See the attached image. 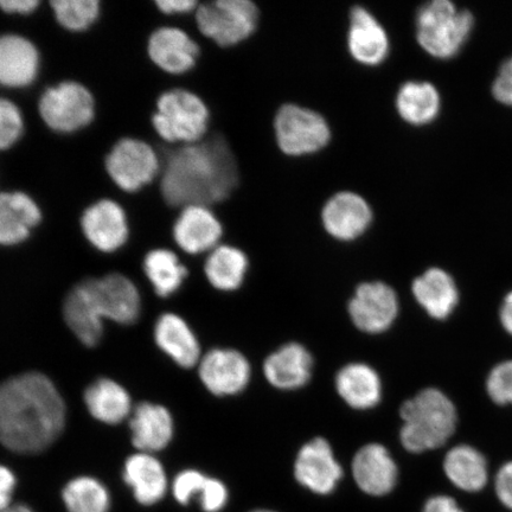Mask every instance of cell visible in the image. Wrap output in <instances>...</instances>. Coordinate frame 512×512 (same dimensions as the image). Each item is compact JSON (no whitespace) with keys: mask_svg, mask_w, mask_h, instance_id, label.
<instances>
[{"mask_svg":"<svg viewBox=\"0 0 512 512\" xmlns=\"http://www.w3.org/2000/svg\"><path fill=\"white\" fill-rule=\"evenodd\" d=\"M238 156L226 134L210 131L201 142L166 150L160 172V192L172 209L220 207L239 188Z\"/></svg>","mask_w":512,"mask_h":512,"instance_id":"obj_1","label":"cell"},{"mask_svg":"<svg viewBox=\"0 0 512 512\" xmlns=\"http://www.w3.org/2000/svg\"><path fill=\"white\" fill-rule=\"evenodd\" d=\"M66 405L46 375L25 373L0 384V443L16 453H40L66 426Z\"/></svg>","mask_w":512,"mask_h":512,"instance_id":"obj_2","label":"cell"},{"mask_svg":"<svg viewBox=\"0 0 512 512\" xmlns=\"http://www.w3.org/2000/svg\"><path fill=\"white\" fill-rule=\"evenodd\" d=\"M142 299L136 285L123 274L111 273L81 281L67 294L63 316L69 329L87 347H95L104 335V319L121 325L137 322Z\"/></svg>","mask_w":512,"mask_h":512,"instance_id":"obj_3","label":"cell"},{"mask_svg":"<svg viewBox=\"0 0 512 512\" xmlns=\"http://www.w3.org/2000/svg\"><path fill=\"white\" fill-rule=\"evenodd\" d=\"M400 439L408 452L422 453L445 445L456 432L458 413L454 403L439 389L421 390L400 409Z\"/></svg>","mask_w":512,"mask_h":512,"instance_id":"obj_4","label":"cell"},{"mask_svg":"<svg viewBox=\"0 0 512 512\" xmlns=\"http://www.w3.org/2000/svg\"><path fill=\"white\" fill-rule=\"evenodd\" d=\"M475 27L469 10H460L451 0H432L415 11V41L428 56L450 60L463 49Z\"/></svg>","mask_w":512,"mask_h":512,"instance_id":"obj_5","label":"cell"},{"mask_svg":"<svg viewBox=\"0 0 512 512\" xmlns=\"http://www.w3.org/2000/svg\"><path fill=\"white\" fill-rule=\"evenodd\" d=\"M213 113L206 99L188 88H172L158 96L153 130L165 143L179 146L201 142L210 133Z\"/></svg>","mask_w":512,"mask_h":512,"instance_id":"obj_6","label":"cell"},{"mask_svg":"<svg viewBox=\"0 0 512 512\" xmlns=\"http://www.w3.org/2000/svg\"><path fill=\"white\" fill-rule=\"evenodd\" d=\"M273 133L281 155L291 159L318 156L334 139L324 114L296 102L279 106L273 118Z\"/></svg>","mask_w":512,"mask_h":512,"instance_id":"obj_7","label":"cell"},{"mask_svg":"<svg viewBox=\"0 0 512 512\" xmlns=\"http://www.w3.org/2000/svg\"><path fill=\"white\" fill-rule=\"evenodd\" d=\"M194 19L206 40L228 50L252 40L260 27L261 9L253 0H213L200 3Z\"/></svg>","mask_w":512,"mask_h":512,"instance_id":"obj_8","label":"cell"},{"mask_svg":"<svg viewBox=\"0 0 512 512\" xmlns=\"http://www.w3.org/2000/svg\"><path fill=\"white\" fill-rule=\"evenodd\" d=\"M94 95L78 81H62L49 87L38 100V113L51 131L76 133L91 125L95 118Z\"/></svg>","mask_w":512,"mask_h":512,"instance_id":"obj_9","label":"cell"},{"mask_svg":"<svg viewBox=\"0 0 512 512\" xmlns=\"http://www.w3.org/2000/svg\"><path fill=\"white\" fill-rule=\"evenodd\" d=\"M105 169L120 190L134 194L160 176L162 159L144 140L121 138L107 153Z\"/></svg>","mask_w":512,"mask_h":512,"instance_id":"obj_10","label":"cell"},{"mask_svg":"<svg viewBox=\"0 0 512 512\" xmlns=\"http://www.w3.org/2000/svg\"><path fill=\"white\" fill-rule=\"evenodd\" d=\"M347 53L357 66L376 69L386 64L392 56L393 43L389 31L370 6L352 4L349 9Z\"/></svg>","mask_w":512,"mask_h":512,"instance_id":"obj_11","label":"cell"},{"mask_svg":"<svg viewBox=\"0 0 512 512\" xmlns=\"http://www.w3.org/2000/svg\"><path fill=\"white\" fill-rule=\"evenodd\" d=\"M375 211L360 192L339 190L328 197L320 209V224L332 240L342 243L355 242L373 228Z\"/></svg>","mask_w":512,"mask_h":512,"instance_id":"obj_12","label":"cell"},{"mask_svg":"<svg viewBox=\"0 0 512 512\" xmlns=\"http://www.w3.org/2000/svg\"><path fill=\"white\" fill-rule=\"evenodd\" d=\"M146 53L162 72L181 76L197 68L202 48L187 31L176 27H160L147 38Z\"/></svg>","mask_w":512,"mask_h":512,"instance_id":"obj_13","label":"cell"},{"mask_svg":"<svg viewBox=\"0 0 512 512\" xmlns=\"http://www.w3.org/2000/svg\"><path fill=\"white\" fill-rule=\"evenodd\" d=\"M352 322L367 334H381L390 328L399 315V299L392 287L375 281L356 288L350 300Z\"/></svg>","mask_w":512,"mask_h":512,"instance_id":"obj_14","label":"cell"},{"mask_svg":"<svg viewBox=\"0 0 512 512\" xmlns=\"http://www.w3.org/2000/svg\"><path fill=\"white\" fill-rule=\"evenodd\" d=\"M80 226L88 242L102 253L117 252L130 235L125 209L111 198H101L83 210Z\"/></svg>","mask_w":512,"mask_h":512,"instance_id":"obj_15","label":"cell"},{"mask_svg":"<svg viewBox=\"0 0 512 512\" xmlns=\"http://www.w3.org/2000/svg\"><path fill=\"white\" fill-rule=\"evenodd\" d=\"M224 224L214 208L188 206L179 210L172 227L176 245L190 255L210 253L221 245Z\"/></svg>","mask_w":512,"mask_h":512,"instance_id":"obj_16","label":"cell"},{"mask_svg":"<svg viewBox=\"0 0 512 512\" xmlns=\"http://www.w3.org/2000/svg\"><path fill=\"white\" fill-rule=\"evenodd\" d=\"M294 476L304 488L324 496L336 490L343 470L328 441L316 438L300 448L294 464Z\"/></svg>","mask_w":512,"mask_h":512,"instance_id":"obj_17","label":"cell"},{"mask_svg":"<svg viewBox=\"0 0 512 512\" xmlns=\"http://www.w3.org/2000/svg\"><path fill=\"white\" fill-rule=\"evenodd\" d=\"M198 374L214 395H235L242 392L251 380V366L239 351L215 349L201 358Z\"/></svg>","mask_w":512,"mask_h":512,"instance_id":"obj_18","label":"cell"},{"mask_svg":"<svg viewBox=\"0 0 512 512\" xmlns=\"http://www.w3.org/2000/svg\"><path fill=\"white\" fill-rule=\"evenodd\" d=\"M41 55L36 44L18 34L0 35V86L29 87L40 74Z\"/></svg>","mask_w":512,"mask_h":512,"instance_id":"obj_19","label":"cell"},{"mask_svg":"<svg viewBox=\"0 0 512 512\" xmlns=\"http://www.w3.org/2000/svg\"><path fill=\"white\" fill-rule=\"evenodd\" d=\"M352 475L364 494L381 497L394 490L399 470L386 447L369 444L355 454Z\"/></svg>","mask_w":512,"mask_h":512,"instance_id":"obj_20","label":"cell"},{"mask_svg":"<svg viewBox=\"0 0 512 512\" xmlns=\"http://www.w3.org/2000/svg\"><path fill=\"white\" fill-rule=\"evenodd\" d=\"M42 219L40 206L27 192H0V246L21 245Z\"/></svg>","mask_w":512,"mask_h":512,"instance_id":"obj_21","label":"cell"},{"mask_svg":"<svg viewBox=\"0 0 512 512\" xmlns=\"http://www.w3.org/2000/svg\"><path fill=\"white\" fill-rule=\"evenodd\" d=\"M394 110L402 123L409 127L430 126L441 112L439 89L430 81H403L394 95Z\"/></svg>","mask_w":512,"mask_h":512,"instance_id":"obj_22","label":"cell"},{"mask_svg":"<svg viewBox=\"0 0 512 512\" xmlns=\"http://www.w3.org/2000/svg\"><path fill=\"white\" fill-rule=\"evenodd\" d=\"M130 428L133 445L143 453L164 450L174 437V420L170 412L156 403H139L131 414Z\"/></svg>","mask_w":512,"mask_h":512,"instance_id":"obj_23","label":"cell"},{"mask_svg":"<svg viewBox=\"0 0 512 512\" xmlns=\"http://www.w3.org/2000/svg\"><path fill=\"white\" fill-rule=\"evenodd\" d=\"M416 302L428 316L445 320L452 315L459 303V291L456 281L443 268L431 267L412 284Z\"/></svg>","mask_w":512,"mask_h":512,"instance_id":"obj_24","label":"cell"},{"mask_svg":"<svg viewBox=\"0 0 512 512\" xmlns=\"http://www.w3.org/2000/svg\"><path fill=\"white\" fill-rule=\"evenodd\" d=\"M313 360L302 344L288 343L267 357L266 380L284 390L302 388L311 379Z\"/></svg>","mask_w":512,"mask_h":512,"instance_id":"obj_25","label":"cell"},{"mask_svg":"<svg viewBox=\"0 0 512 512\" xmlns=\"http://www.w3.org/2000/svg\"><path fill=\"white\" fill-rule=\"evenodd\" d=\"M124 480L139 504L151 507L168 491V478L162 463L150 453L139 452L126 460Z\"/></svg>","mask_w":512,"mask_h":512,"instance_id":"obj_26","label":"cell"},{"mask_svg":"<svg viewBox=\"0 0 512 512\" xmlns=\"http://www.w3.org/2000/svg\"><path fill=\"white\" fill-rule=\"evenodd\" d=\"M158 347L179 367L192 368L201 361V347L185 320L175 313L160 316L155 326Z\"/></svg>","mask_w":512,"mask_h":512,"instance_id":"obj_27","label":"cell"},{"mask_svg":"<svg viewBox=\"0 0 512 512\" xmlns=\"http://www.w3.org/2000/svg\"><path fill=\"white\" fill-rule=\"evenodd\" d=\"M336 388L339 396L355 409H370L381 401L380 376L367 364L352 363L339 370Z\"/></svg>","mask_w":512,"mask_h":512,"instance_id":"obj_28","label":"cell"},{"mask_svg":"<svg viewBox=\"0 0 512 512\" xmlns=\"http://www.w3.org/2000/svg\"><path fill=\"white\" fill-rule=\"evenodd\" d=\"M445 475L459 490L482 491L489 480V466L477 448L458 445L448 451L444 459Z\"/></svg>","mask_w":512,"mask_h":512,"instance_id":"obj_29","label":"cell"},{"mask_svg":"<svg viewBox=\"0 0 512 512\" xmlns=\"http://www.w3.org/2000/svg\"><path fill=\"white\" fill-rule=\"evenodd\" d=\"M85 403L93 418L117 425L132 414V401L127 390L110 379L95 381L86 389Z\"/></svg>","mask_w":512,"mask_h":512,"instance_id":"obj_30","label":"cell"},{"mask_svg":"<svg viewBox=\"0 0 512 512\" xmlns=\"http://www.w3.org/2000/svg\"><path fill=\"white\" fill-rule=\"evenodd\" d=\"M249 268L248 256L241 248L219 245L208 253L204 262V274L216 290H238L245 281Z\"/></svg>","mask_w":512,"mask_h":512,"instance_id":"obj_31","label":"cell"},{"mask_svg":"<svg viewBox=\"0 0 512 512\" xmlns=\"http://www.w3.org/2000/svg\"><path fill=\"white\" fill-rule=\"evenodd\" d=\"M144 272L149 278L159 297H169L182 286L188 277L185 267L175 252L170 249L157 248L146 254Z\"/></svg>","mask_w":512,"mask_h":512,"instance_id":"obj_32","label":"cell"},{"mask_svg":"<svg viewBox=\"0 0 512 512\" xmlns=\"http://www.w3.org/2000/svg\"><path fill=\"white\" fill-rule=\"evenodd\" d=\"M64 507L68 512H108L110 492L98 479L88 476L74 478L62 491Z\"/></svg>","mask_w":512,"mask_h":512,"instance_id":"obj_33","label":"cell"},{"mask_svg":"<svg viewBox=\"0 0 512 512\" xmlns=\"http://www.w3.org/2000/svg\"><path fill=\"white\" fill-rule=\"evenodd\" d=\"M49 6L60 27L74 34L92 28L101 15L100 0H51Z\"/></svg>","mask_w":512,"mask_h":512,"instance_id":"obj_34","label":"cell"},{"mask_svg":"<svg viewBox=\"0 0 512 512\" xmlns=\"http://www.w3.org/2000/svg\"><path fill=\"white\" fill-rule=\"evenodd\" d=\"M24 134V118L14 101L0 98V151L14 147Z\"/></svg>","mask_w":512,"mask_h":512,"instance_id":"obj_35","label":"cell"},{"mask_svg":"<svg viewBox=\"0 0 512 512\" xmlns=\"http://www.w3.org/2000/svg\"><path fill=\"white\" fill-rule=\"evenodd\" d=\"M486 392L499 406L512 405V360L498 363L486 379Z\"/></svg>","mask_w":512,"mask_h":512,"instance_id":"obj_36","label":"cell"},{"mask_svg":"<svg viewBox=\"0 0 512 512\" xmlns=\"http://www.w3.org/2000/svg\"><path fill=\"white\" fill-rule=\"evenodd\" d=\"M208 477L196 470L178 473L172 484V494L179 504L187 505L192 498L200 497Z\"/></svg>","mask_w":512,"mask_h":512,"instance_id":"obj_37","label":"cell"},{"mask_svg":"<svg viewBox=\"0 0 512 512\" xmlns=\"http://www.w3.org/2000/svg\"><path fill=\"white\" fill-rule=\"evenodd\" d=\"M204 512H220L228 503V489L221 480L208 477L200 496Z\"/></svg>","mask_w":512,"mask_h":512,"instance_id":"obj_38","label":"cell"},{"mask_svg":"<svg viewBox=\"0 0 512 512\" xmlns=\"http://www.w3.org/2000/svg\"><path fill=\"white\" fill-rule=\"evenodd\" d=\"M496 495L505 508L512 510V460L498 470L495 479Z\"/></svg>","mask_w":512,"mask_h":512,"instance_id":"obj_39","label":"cell"},{"mask_svg":"<svg viewBox=\"0 0 512 512\" xmlns=\"http://www.w3.org/2000/svg\"><path fill=\"white\" fill-rule=\"evenodd\" d=\"M200 3L197 0H156L153 4L165 16H187L195 14Z\"/></svg>","mask_w":512,"mask_h":512,"instance_id":"obj_40","label":"cell"},{"mask_svg":"<svg viewBox=\"0 0 512 512\" xmlns=\"http://www.w3.org/2000/svg\"><path fill=\"white\" fill-rule=\"evenodd\" d=\"M16 485L15 473L9 467L0 465V512L11 507Z\"/></svg>","mask_w":512,"mask_h":512,"instance_id":"obj_41","label":"cell"},{"mask_svg":"<svg viewBox=\"0 0 512 512\" xmlns=\"http://www.w3.org/2000/svg\"><path fill=\"white\" fill-rule=\"evenodd\" d=\"M40 6V0H0V10L11 16L32 15Z\"/></svg>","mask_w":512,"mask_h":512,"instance_id":"obj_42","label":"cell"},{"mask_svg":"<svg viewBox=\"0 0 512 512\" xmlns=\"http://www.w3.org/2000/svg\"><path fill=\"white\" fill-rule=\"evenodd\" d=\"M492 95L505 106L512 107V74L499 70L494 85H492Z\"/></svg>","mask_w":512,"mask_h":512,"instance_id":"obj_43","label":"cell"},{"mask_svg":"<svg viewBox=\"0 0 512 512\" xmlns=\"http://www.w3.org/2000/svg\"><path fill=\"white\" fill-rule=\"evenodd\" d=\"M422 512H464L456 499L445 495L433 496L424 505Z\"/></svg>","mask_w":512,"mask_h":512,"instance_id":"obj_44","label":"cell"},{"mask_svg":"<svg viewBox=\"0 0 512 512\" xmlns=\"http://www.w3.org/2000/svg\"><path fill=\"white\" fill-rule=\"evenodd\" d=\"M499 319H501L503 329L512 336V291L503 300L501 311H499Z\"/></svg>","mask_w":512,"mask_h":512,"instance_id":"obj_45","label":"cell"},{"mask_svg":"<svg viewBox=\"0 0 512 512\" xmlns=\"http://www.w3.org/2000/svg\"><path fill=\"white\" fill-rule=\"evenodd\" d=\"M3 512H34L27 505L23 504H12L9 509L4 510Z\"/></svg>","mask_w":512,"mask_h":512,"instance_id":"obj_46","label":"cell"},{"mask_svg":"<svg viewBox=\"0 0 512 512\" xmlns=\"http://www.w3.org/2000/svg\"><path fill=\"white\" fill-rule=\"evenodd\" d=\"M499 70H502V72H507L512 74V56L509 57L507 61H504L501 68Z\"/></svg>","mask_w":512,"mask_h":512,"instance_id":"obj_47","label":"cell"},{"mask_svg":"<svg viewBox=\"0 0 512 512\" xmlns=\"http://www.w3.org/2000/svg\"><path fill=\"white\" fill-rule=\"evenodd\" d=\"M251 512H275V511L266 510V509H259V510H254V511H251Z\"/></svg>","mask_w":512,"mask_h":512,"instance_id":"obj_48","label":"cell"}]
</instances>
